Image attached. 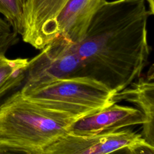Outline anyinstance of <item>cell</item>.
<instances>
[{
	"instance_id": "obj_4",
	"label": "cell",
	"mask_w": 154,
	"mask_h": 154,
	"mask_svg": "<svg viewBox=\"0 0 154 154\" xmlns=\"http://www.w3.org/2000/svg\"><path fill=\"white\" fill-rule=\"evenodd\" d=\"M20 93L43 106L81 117L116 103L114 92L88 77L61 79Z\"/></svg>"
},
{
	"instance_id": "obj_9",
	"label": "cell",
	"mask_w": 154,
	"mask_h": 154,
	"mask_svg": "<svg viewBox=\"0 0 154 154\" xmlns=\"http://www.w3.org/2000/svg\"><path fill=\"white\" fill-rule=\"evenodd\" d=\"M28 61V58L10 59L0 55V97L24 81Z\"/></svg>"
},
{
	"instance_id": "obj_16",
	"label": "cell",
	"mask_w": 154,
	"mask_h": 154,
	"mask_svg": "<svg viewBox=\"0 0 154 154\" xmlns=\"http://www.w3.org/2000/svg\"><path fill=\"white\" fill-rule=\"evenodd\" d=\"M40 154H41V153H40Z\"/></svg>"
},
{
	"instance_id": "obj_5",
	"label": "cell",
	"mask_w": 154,
	"mask_h": 154,
	"mask_svg": "<svg viewBox=\"0 0 154 154\" xmlns=\"http://www.w3.org/2000/svg\"><path fill=\"white\" fill-rule=\"evenodd\" d=\"M87 77L79 58L70 43L57 38L28 61L24 85L25 92L53 81L69 78Z\"/></svg>"
},
{
	"instance_id": "obj_15",
	"label": "cell",
	"mask_w": 154,
	"mask_h": 154,
	"mask_svg": "<svg viewBox=\"0 0 154 154\" xmlns=\"http://www.w3.org/2000/svg\"><path fill=\"white\" fill-rule=\"evenodd\" d=\"M146 1L149 5L148 11L151 15L154 14V0H144Z\"/></svg>"
},
{
	"instance_id": "obj_12",
	"label": "cell",
	"mask_w": 154,
	"mask_h": 154,
	"mask_svg": "<svg viewBox=\"0 0 154 154\" xmlns=\"http://www.w3.org/2000/svg\"><path fill=\"white\" fill-rule=\"evenodd\" d=\"M0 154H40L0 140Z\"/></svg>"
},
{
	"instance_id": "obj_13",
	"label": "cell",
	"mask_w": 154,
	"mask_h": 154,
	"mask_svg": "<svg viewBox=\"0 0 154 154\" xmlns=\"http://www.w3.org/2000/svg\"><path fill=\"white\" fill-rule=\"evenodd\" d=\"M132 154H154V146L144 140L129 146Z\"/></svg>"
},
{
	"instance_id": "obj_11",
	"label": "cell",
	"mask_w": 154,
	"mask_h": 154,
	"mask_svg": "<svg viewBox=\"0 0 154 154\" xmlns=\"http://www.w3.org/2000/svg\"><path fill=\"white\" fill-rule=\"evenodd\" d=\"M18 42V34L5 19L0 17V55H5Z\"/></svg>"
},
{
	"instance_id": "obj_6",
	"label": "cell",
	"mask_w": 154,
	"mask_h": 154,
	"mask_svg": "<svg viewBox=\"0 0 154 154\" xmlns=\"http://www.w3.org/2000/svg\"><path fill=\"white\" fill-rule=\"evenodd\" d=\"M143 140L141 134L129 128L87 135L66 132L41 154H108Z\"/></svg>"
},
{
	"instance_id": "obj_8",
	"label": "cell",
	"mask_w": 154,
	"mask_h": 154,
	"mask_svg": "<svg viewBox=\"0 0 154 154\" xmlns=\"http://www.w3.org/2000/svg\"><path fill=\"white\" fill-rule=\"evenodd\" d=\"M154 75L153 67L145 76H140L127 87L114 96L116 103L125 100L134 104L144 116L145 123L142 125L141 137L149 144L154 146Z\"/></svg>"
},
{
	"instance_id": "obj_1",
	"label": "cell",
	"mask_w": 154,
	"mask_h": 154,
	"mask_svg": "<svg viewBox=\"0 0 154 154\" xmlns=\"http://www.w3.org/2000/svg\"><path fill=\"white\" fill-rule=\"evenodd\" d=\"M144 0L105 1L94 14L82 39L70 43L87 77L115 93L141 75L150 46Z\"/></svg>"
},
{
	"instance_id": "obj_3",
	"label": "cell",
	"mask_w": 154,
	"mask_h": 154,
	"mask_svg": "<svg viewBox=\"0 0 154 154\" xmlns=\"http://www.w3.org/2000/svg\"><path fill=\"white\" fill-rule=\"evenodd\" d=\"M106 0H25L22 40L42 50L57 38L80 41Z\"/></svg>"
},
{
	"instance_id": "obj_14",
	"label": "cell",
	"mask_w": 154,
	"mask_h": 154,
	"mask_svg": "<svg viewBox=\"0 0 154 154\" xmlns=\"http://www.w3.org/2000/svg\"><path fill=\"white\" fill-rule=\"evenodd\" d=\"M108 154H132L129 148V146H124L117 149Z\"/></svg>"
},
{
	"instance_id": "obj_2",
	"label": "cell",
	"mask_w": 154,
	"mask_h": 154,
	"mask_svg": "<svg viewBox=\"0 0 154 154\" xmlns=\"http://www.w3.org/2000/svg\"><path fill=\"white\" fill-rule=\"evenodd\" d=\"M81 117L43 106L19 90L0 105V140L42 153Z\"/></svg>"
},
{
	"instance_id": "obj_10",
	"label": "cell",
	"mask_w": 154,
	"mask_h": 154,
	"mask_svg": "<svg viewBox=\"0 0 154 154\" xmlns=\"http://www.w3.org/2000/svg\"><path fill=\"white\" fill-rule=\"evenodd\" d=\"M25 0H0V13L13 30L22 35L24 30L23 4Z\"/></svg>"
},
{
	"instance_id": "obj_7",
	"label": "cell",
	"mask_w": 154,
	"mask_h": 154,
	"mask_svg": "<svg viewBox=\"0 0 154 154\" xmlns=\"http://www.w3.org/2000/svg\"><path fill=\"white\" fill-rule=\"evenodd\" d=\"M144 123V116L137 108L113 103L78 119L70 125L67 132L78 135H94Z\"/></svg>"
}]
</instances>
